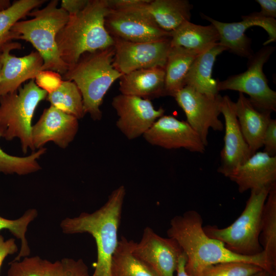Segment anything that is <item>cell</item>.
Returning <instances> with one entry per match:
<instances>
[{"label": "cell", "instance_id": "obj_15", "mask_svg": "<svg viewBox=\"0 0 276 276\" xmlns=\"http://www.w3.org/2000/svg\"><path fill=\"white\" fill-rule=\"evenodd\" d=\"M150 144L167 149L184 148L203 153L205 146L195 131L186 122L172 116L158 118L143 135Z\"/></svg>", "mask_w": 276, "mask_h": 276}, {"label": "cell", "instance_id": "obj_24", "mask_svg": "<svg viewBox=\"0 0 276 276\" xmlns=\"http://www.w3.org/2000/svg\"><path fill=\"white\" fill-rule=\"evenodd\" d=\"M143 7L161 29L171 32L190 21L193 5L187 0H148Z\"/></svg>", "mask_w": 276, "mask_h": 276}, {"label": "cell", "instance_id": "obj_3", "mask_svg": "<svg viewBox=\"0 0 276 276\" xmlns=\"http://www.w3.org/2000/svg\"><path fill=\"white\" fill-rule=\"evenodd\" d=\"M109 6L108 0H88L78 13L68 20L56 37L60 58L68 66L88 52L114 45V39L105 27Z\"/></svg>", "mask_w": 276, "mask_h": 276}, {"label": "cell", "instance_id": "obj_11", "mask_svg": "<svg viewBox=\"0 0 276 276\" xmlns=\"http://www.w3.org/2000/svg\"><path fill=\"white\" fill-rule=\"evenodd\" d=\"M113 39L112 65L122 75L140 69L165 67L171 48L170 38L144 42Z\"/></svg>", "mask_w": 276, "mask_h": 276}, {"label": "cell", "instance_id": "obj_39", "mask_svg": "<svg viewBox=\"0 0 276 276\" xmlns=\"http://www.w3.org/2000/svg\"><path fill=\"white\" fill-rule=\"evenodd\" d=\"M42 276H64L61 261L44 260Z\"/></svg>", "mask_w": 276, "mask_h": 276}, {"label": "cell", "instance_id": "obj_26", "mask_svg": "<svg viewBox=\"0 0 276 276\" xmlns=\"http://www.w3.org/2000/svg\"><path fill=\"white\" fill-rule=\"evenodd\" d=\"M259 242L265 255L269 273L275 276L276 182L271 186L263 207Z\"/></svg>", "mask_w": 276, "mask_h": 276}, {"label": "cell", "instance_id": "obj_14", "mask_svg": "<svg viewBox=\"0 0 276 276\" xmlns=\"http://www.w3.org/2000/svg\"><path fill=\"white\" fill-rule=\"evenodd\" d=\"M132 251L159 276H174L183 252L174 239L162 237L150 227L145 228L139 242L132 241Z\"/></svg>", "mask_w": 276, "mask_h": 276}, {"label": "cell", "instance_id": "obj_25", "mask_svg": "<svg viewBox=\"0 0 276 276\" xmlns=\"http://www.w3.org/2000/svg\"><path fill=\"white\" fill-rule=\"evenodd\" d=\"M199 54L180 47H171L165 66V96L174 97L185 86V79Z\"/></svg>", "mask_w": 276, "mask_h": 276}, {"label": "cell", "instance_id": "obj_1", "mask_svg": "<svg viewBox=\"0 0 276 276\" xmlns=\"http://www.w3.org/2000/svg\"><path fill=\"white\" fill-rule=\"evenodd\" d=\"M202 223L200 214L190 210L174 216L167 232L168 237L174 239L186 254V270L190 276H200L209 266L231 261L256 264L269 272L263 251L253 256L235 254L221 241L208 237L203 231Z\"/></svg>", "mask_w": 276, "mask_h": 276}, {"label": "cell", "instance_id": "obj_4", "mask_svg": "<svg viewBox=\"0 0 276 276\" xmlns=\"http://www.w3.org/2000/svg\"><path fill=\"white\" fill-rule=\"evenodd\" d=\"M114 47L82 54L62 75L63 80L74 82L83 100L85 114L95 121L102 117L100 106L113 82L123 75L113 66Z\"/></svg>", "mask_w": 276, "mask_h": 276}, {"label": "cell", "instance_id": "obj_40", "mask_svg": "<svg viewBox=\"0 0 276 276\" xmlns=\"http://www.w3.org/2000/svg\"><path fill=\"white\" fill-rule=\"evenodd\" d=\"M261 7V11L258 12L261 16L274 18L276 17L275 0H256Z\"/></svg>", "mask_w": 276, "mask_h": 276}, {"label": "cell", "instance_id": "obj_31", "mask_svg": "<svg viewBox=\"0 0 276 276\" xmlns=\"http://www.w3.org/2000/svg\"><path fill=\"white\" fill-rule=\"evenodd\" d=\"M45 151L46 148H41L29 156L18 157L7 154L0 148V173L23 175L37 171L40 169L37 159Z\"/></svg>", "mask_w": 276, "mask_h": 276}, {"label": "cell", "instance_id": "obj_42", "mask_svg": "<svg viewBox=\"0 0 276 276\" xmlns=\"http://www.w3.org/2000/svg\"><path fill=\"white\" fill-rule=\"evenodd\" d=\"M9 0H0V10L6 9L11 5Z\"/></svg>", "mask_w": 276, "mask_h": 276}, {"label": "cell", "instance_id": "obj_6", "mask_svg": "<svg viewBox=\"0 0 276 276\" xmlns=\"http://www.w3.org/2000/svg\"><path fill=\"white\" fill-rule=\"evenodd\" d=\"M270 187L251 190L243 211L233 223L221 228L207 225L203 227L205 234L222 242L235 254L253 256L262 253L259 242L261 215Z\"/></svg>", "mask_w": 276, "mask_h": 276}, {"label": "cell", "instance_id": "obj_13", "mask_svg": "<svg viewBox=\"0 0 276 276\" xmlns=\"http://www.w3.org/2000/svg\"><path fill=\"white\" fill-rule=\"evenodd\" d=\"M111 105L118 116L117 127L130 140L143 135L165 112L150 100L121 94L113 98Z\"/></svg>", "mask_w": 276, "mask_h": 276}, {"label": "cell", "instance_id": "obj_32", "mask_svg": "<svg viewBox=\"0 0 276 276\" xmlns=\"http://www.w3.org/2000/svg\"><path fill=\"white\" fill-rule=\"evenodd\" d=\"M262 270L264 269L256 264L231 261L209 266L200 276H251Z\"/></svg>", "mask_w": 276, "mask_h": 276}, {"label": "cell", "instance_id": "obj_28", "mask_svg": "<svg viewBox=\"0 0 276 276\" xmlns=\"http://www.w3.org/2000/svg\"><path fill=\"white\" fill-rule=\"evenodd\" d=\"M45 0H17L8 8L0 10V53L6 45L18 39V36L11 31L12 27L29 13L43 4Z\"/></svg>", "mask_w": 276, "mask_h": 276}, {"label": "cell", "instance_id": "obj_37", "mask_svg": "<svg viewBox=\"0 0 276 276\" xmlns=\"http://www.w3.org/2000/svg\"><path fill=\"white\" fill-rule=\"evenodd\" d=\"M18 250V246L14 239L5 240L4 237L0 235V269L7 257L16 253Z\"/></svg>", "mask_w": 276, "mask_h": 276}, {"label": "cell", "instance_id": "obj_22", "mask_svg": "<svg viewBox=\"0 0 276 276\" xmlns=\"http://www.w3.org/2000/svg\"><path fill=\"white\" fill-rule=\"evenodd\" d=\"M227 51L218 43L199 54L193 61L185 79V86L210 97L219 95L218 80L212 78L216 57Z\"/></svg>", "mask_w": 276, "mask_h": 276}, {"label": "cell", "instance_id": "obj_18", "mask_svg": "<svg viewBox=\"0 0 276 276\" xmlns=\"http://www.w3.org/2000/svg\"><path fill=\"white\" fill-rule=\"evenodd\" d=\"M18 42L7 44L2 52V69L0 80V97L16 91L22 83L35 79L42 71V58L37 51L17 57L10 53L15 49H20Z\"/></svg>", "mask_w": 276, "mask_h": 276}, {"label": "cell", "instance_id": "obj_9", "mask_svg": "<svg viewBox=\"0 0 276 276\" xmlns=\"http://www.w3.org/2000/svg\"><path fill=\"white\" fill-rule=\"evenodd\" d=\"M274 47H265L248 58L247 69L239 74L218 81V90H232L247 94L258 110L271 113L276 110V92L268 84L263 71L264 64L274 51Z\"/></svg>", "mask_w": 276, "mask_h": 276}, {"label": "cell", "instance_id": "obj_34", "mask_svg": "<svg viewBox=\"0 0 276 276\" xmlns=\"http://www.w3.org/2000/svg\"><path fill=\"white\" fill-rule=\"evenodd\" d=\"M34 80L36 85L48 94L57 90L63 81L59 73L51 70L40 71Z\"/></svg>", "mask_w": 276, "mask_h": 276}, {"label": "cell", "instance_id": "obj_7", "mask_svg": "<svg viewBox=\"0 0 276 276\" xmlns=\"http://www.w3.org/2000/svg\"><path fill=\"white\" fill-rule=\"evenodd\" d=\"M47 95L31 79L16 91L1 96L0 137L8 141L18 138L24 153L29 149L35 150L32 120L37 105Z\"/></svg>", "mask_w": 276, "mask_h": 276}, {"label": "cell", "instance_id": "obj_5", "mask_svg": "<svg viewBox=\"0 0 276 276\" xmlns=\"http://www.w3.org/2000/svg\"><path fill=\"white\" fill-rule=\"evenodd\" d=\"M58 1L52 0L41 9H35L28 16L32 18L19 20L11 28L18 39L30 42L43 61L42 71L51 70L63 75L68 66L60 58L56 37L68 20V13L58 7Z\"/></svg>", "mask_w": 276, "mask_h": 276}, {"label": "cell", "instance_id": "obj_10", "mask_svg": "<svg viewBox=\"0 0 276 276\" xmlns=\"http://www.w3.org/2000/svg\"><path fill=\"white\" fill-rule=\"evenodd\" d=\"M174 97L185 112L186 122L198 134L205 146H207L209 129L220 131L224 128L219 119L222 96L218 95L210 97L185 86Z\"/></svg>", "mask_w": 276, "mask_h": 276}, {"label": "cell", "instance_id": "obj_19", "mask_svg": "<svg viewBox=\"0 0 276 276\" xmlns=\"http://www.w3.org/2000/svg\"><path fill=\"white\" fill-rule=\"evenodd\" d=\"M226 177L237 184L241 193L270 187L276 182V156L257 151Z\"/></svg>", "mask_w": 276, "mask_h": 276}, {"label": "cell", "instance_id": "obj_17", "mask_svg": "<svg viewBox=\"0 0 276 276\" xmlns=\"http://www.w3.org/2000/svg\"><path fill=\"white\" fill-rule=\"evenodd\" d=\"M78 119L51 105L45 108L32 126L31 136L35 149L53 142L65 148L75 138L79 128Z\"/></svg>", "mask_w": 276, "mask_h": 276}, {"label": "cell", "instance_id": "obj_23", "mask_svg": "<svg viewBox=\"0 0 276 276\" xmlns=\"http://www.w3.org/2000/svg\"><path fill=\"white\" fill-rule=\"evenodd\" d=\"M170 33L171 47H182L198 54L208 50L219 40V33L211 24L202 26L187 21Z\"/></svg>", "mask_w": 276, "mask_h": 276}, {"label": "cell", "instance_id": "obj_36", "mask_svg": "<svg viewBox=\"0 0 276 276\" xmlns=\"http://www.w3.org/2000/svg\"><path fill=\"white\" fill-rule=\"evenodd\" d=\"M263 151L271 156H276V120L271 119L265 132Z\"/></svg>", "mask_w": 276, "mask_h": 276}, {"label": "cell", "instance_id": "obj_21", "mask_svg": "<svg viewBox=\"0 0 276 276\" xmlns=\"http://www.w3.org/2000/svg\"><path fill=\"white\" fill-rule=\"evenodd\" d=\"M235 103L239 126L252 154L263 147V137L271 119L270 113L256 109L242 93Z\"/></svg>", "mask_w": 276, "mask_h": 276}, {"label": "cell", "instance_id": "obj_20", "mask_svg": "<svg viewBox=\"0 0 276 276\" xmlns=\"http://www.w3.org/2000/svg\"><path fill=\"white\" fill-rule=\"evenodd\" d=\"M121 94L146 99L165 96V67L137 70L120 78Z\"/></svg>", "mask_w": 276, "mask_h": 276}, {"label": "cell", "instance_id": "obj_27", "mask_svg": "<svg viewBox=\"0 0 276 276\" xmlns=\"http://www.w3.org/2000/svg\"><path fill=\"white\" fill-rule=\"evenodd\" d=\"M132 240L122 236L111 263L112 276H159L147 263L132 251Z\"/></svg>", "mask_w": 276, "mask_h": 276}, {"label": "cell", "instance_id": "obj_12", "mask_svg": "<svg viewBox=\"0 0 276 276\" xmlns=\"http://www.w3.org/2000/svg\"><path fill=\"white\" fill-rule=\"evenodd\" d=\"M203 17L217 29L219 35L218 43L227 51L242 57L249 58L254 54L251 48V39L245 35L248 28L259 26L267 32L269 37L264 45L276 40L275 19L263 17L258 12L242 16V21L234 22H221L204 15Z\"/></svg>", "mask_w": 276, "mask_h": 276}, {"label": "cell", "instance_id": "obj_35", "mask_svg": "<svg viewBox=\"0 0 276 276\" xmlns=\"http://www.w3.org/2000/svg\"><path fill=\"white\" fill-rule=\"evenodd\" d=\"M61 262L64 276H89L87 266L81 259L64 258Z\"/></svg>", "mask_w": 276, "mask_h": 276}, {"label": "cell", "instance_id": "obj_16", "mask_svg": "<svg viewBox=\"0 0 276 276\" xmlns=\"http://www.w3.org/2000/svg\"><path fill=\"white\" fill-rule=\"evenodd\" d=\"M220 113L225 121L224 145L220 152L218 172L224 176L244 163L252 155L240 129L236 114L235 103L229 96L221 97Z\"/></svg>", "mask_w": 276, "mask_h": 276}, {"label": "cell", "instance_id": "obj_41", "mask_svg": "<svg viewBox=\"0 0 276 276\" xmlns=\"http://www.w3.org/2000/svg\"><path fill=\"white\" fill-rule=\"evenodd\" d=\"M186 262L187 256L184 252H183L178 260L176 270V276H190L186 270Z\"/></svg>", "mask_w": 276, "mask_h": 276}, {"label": "cell", "instance_id": "obj_38", "mask_svg": "<svg viewBox=\"0 0 276 276\" xmlns=\"http://www.w3.org/2000/svg\"><path fill=\"white\" fill-rule=\"evenodd\" d=\"M88 2V0H62L60 7L65 10L69 16H72L82 10Z\"/></svg>", "mask_w": 276, "mask_h": 276}, {"label": "cell", "instance_id": "obj_43", "mask_svg": "<svg viewBox=\"0 0 276 276\" xmlns=\"http://www.w3.org/2000/svg\"><path fill=\"white\" fill-rule=\"evenodd\" d=\"M251 276H272L270 273L265 270H262V271L256 273Z\"/></svg>", "mask_w": 276, "mask_h": 276}, {"label": "cell", "instance_id": "obj_44", "mask_svg": "<svg viewBox=\"0 0 276 276\" xmlns=\"http://www.w3.org/2000/svg\"><path fill=\"white\" fill-rule=\"evenodd\" d=\"M1 69H2V52L0 53V80H1Z\"/></svg>", "mask_w": 276, "mask_h": 276}, {"label": "cell", "instance_id": "obj_2", "mask_svg": "<svg viewBox=\"0 0 276 276\" xmlns=\"http://www.w3.org/2000/svg\"><path fill=\"white\" fill-rule=\"evenodd\" d=\"M125 195V188L121 186L111 192L106 203L96 211L66 217L60 222L64 234L88 233L94 238L97 260L91 276H112V259L119 243L118 230Z\"/></svg>", "mask_w": 276, "mask_h": 276}, {"label": "cell", "instance_id": "obj_29", "mask_svg": "<svg viewBox=\"0 0 276 276\" xmlns=\"http://www.w3.org/2000/svg\"><path fill=\"white\" fill-rule=\"evenodd\" d=\"M46 99L51 105L78 119L82 118L85 114L81 94L73 81L63 80L60 87L48 94Z\"/></svg>", "mask_w": 276, "mask_h": 276}, {"label": "cell", "instance_id": "obj_30", "mask_svg": "<svg viewBox=\"0 0 276 276\" xmlns=\"http://www.w3.org/2000/svg\"><path fill=\"white\" fill-rule=\"evenodd\" d=\"M37 216L38 211L35 209H28L21 216L16 219H8L0 216V231L8 229L20 241V247L14 261H19L30 256L31 249L26 234L29 225Z\"/></svg>", "mask_w": 276, "mask_h": 276}, {"label": "cell", "instance_id": "obj_33", "mask_svg": "<svg viewBox=\"0 0 276 276\" xmlns=\"http://www.w3.org/2000/svg\"><path fill=\"white\" fill-rule=\"evenodd\" d=\"M44 260L38 256L13 260L9 263L7 276H42Z\"/></svg>", "mask_w": 276, "mask_h": 276}, {"label": "cell", "instance_id": "obj_8", "mask_svg": "<svg viewBox=\"0 0 276 276\" xmlns=\"http://www.w3.org/2000/svg\"><path fill=\"white\" fill-rule=\"evenodd\" d=\"M148 0H110L105 27L113 38L144 42L170 38L143 7Z\"/></svg>", "mask_w": 276, "mask_h": 276}]
</instances>
